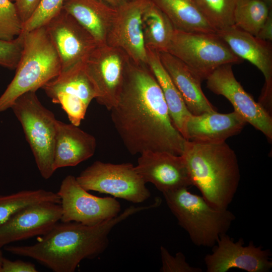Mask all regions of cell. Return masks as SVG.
Returning <instances> with one entry per match:
<instances>
[{
	"mask_svg": "<svg viewBox=\"0 0 272 272\" xmlns=\"http://www.w3.org/2000/svg\"><path fill=\"white\" fill-rule=\"evenodd\" d=\"M109 111L131 155L146 151L182 154L186 140L173 124L162 90L148 65L130 60L117 102Z\"/></svg>",
	"mask_w": 272,
	"mask_h": 272,
	"instance_id": "6da1fadb",
	"label": "cell"
},
{
	"mask_svg": "<svg viewBox=\"0 0 272 272\" xmlns=\"http://www.w3.org/2000/svg\"><path fill=\"white\" fill-rule=\"evenodd\" d=\"M152 208V204L131 206L116 217L94 226L60 221L33 245H7L4 249L14 255L34 259L54 272H74L83 260L95 258L104 252L109 245L108 235L115 226Z\"/></svg>",
	"mask_w": 272,
	"mask_h": 272,
	"instance_id": "7a4b0ae2",
	"label": "cell"
},
{
	"mask_svg": "<svg viewBox=\"0 0 272 272\" xmlns=\"http://www.w3.org/2000/svg\"><path fill=\"white\" fill-rule=\"evenodd\" d=\"M183 156L192 185L213 207L227 209L238 189L240 173L235 151L226 143L186 141Z\"/></svg>",
	"mask_w": 272,
	"mask_h": 272,
	"instance_id": "3957f363",
	"label": "cell"
},
{
	"mask_svg": "<svg viewBox=\"0 0 272 272\" xmlns=\"http://www.w3.org/2000/svg\"><path fill=\"white\" fill-rule=\"evenodd\" d=\"M22 34V54L14 78L0 96V112L11 108L23 94L36 92L61 73L59 57L45 26Z\"/></svg>",
	"mask_w": 272,
	"mask_h": 272,
	"instance_id": "277c9868",
	"label": "cell"
},
{
	"mask_svg": "<svg viewBox=\"0 0 272 272\" xmlns=\"http://www.w3.org/2000/svg\"><path fill=\"white\" fill-rule=\"evenodd\" d=\"M178 224L197 246L212 247L226 233L236 217L227 209H216L199 195L182 188L162 193Z\"/></svg>",
	"mask_w": 272,
	"mask_h": 272,
	"instance_id": "5b68a950",
	"label": "cell"
},
{
	"mask_svg": "<svg viewBox=\"0 0 272 272\" xmlns=\"http://www.w3.org/2000/svg\"><path fill=\"white\" fill-rule=\"evenodd\" d=\"M11 108L21 123L41 176L49 179L55 172L53 153L57 120L41 103L35 91L20 96Z\"/></svg>",
	"mask_w": 272,
	"mask_h": 272,
	"instance_id": "8992f818",
	"label": "cell"
},
{
	"mask_svg": "<svg viewBox=\"0 0 272 272\" xmlns=\"http://www.w3.org/2000/svg\"><path fill=\"white\" fill-rule=\"evenodd\" d=\"M166 52L183 62L202 81L221 65L243 61L217 32H189L175 29Z\"/></svg>",
	"mask_w": 272,
	"mask_h": 272,
	"instance_id": "52a82bcc",
	"label": "cell"
},
{
	"mask_svg": "<svg viewBox=\"0 0 272 272\" xmlns=\"http://www.w3.org/2000/svg\"><path fill=\"white\" fill-rule=\"evenodd\" d=\"M76 178L87 191L110 194L134 203H141L151 196L146 183L130 163L112 164L96 161Z\"/></svg>",
	"mask_w": 272,
	"mask_h": 272,
	"instance_id": "ba28073f",
	"label": "cell"
},
{
	"mask_svg": "<svg viewBox=\"0 0 272 272\" xmlns=\"http://www.w3.org/2000/svg\"><path fill=\"white\" fill-rule=\"evenodd\" d=\"M130 61L123 50L105 44L98 45L84 62L97 93V102L109 111L117 102Z\"/></svg>",
	"mask_w": 272,
	"mask_h": 272,
	"instance_id": "9c48e42d",
	"label": "cell"
},
{
	"mask_svg": "<svg viewBox=\"0 0 272 272\" xmlns=\"http://www.w3.org/2000/svg\"><path fill=\"white\" fill-rule=\"evenodd\" d=\"M56 193L60 200V222L94 226L116 217L121 211L120 203L115 197H101L89 193L73 175L62 180Z\"/></svg>",
	"mask_w": 272,
	"mask_h": 272,
	"instance_id": "30bf717a",
	"label": "cell"
},
{
	"mask_svg": "<svg viewBox=\"0 0 272 272\" xmlns=\"http://www.w3.org/2000/svg\"><path fill=\"white\" fill-rule=\"evenodd\" d=\"M42 88L54 103L59 104L71 123L79 126L97 93L84 68V62L60 74Z\"/></svg>",
	"mask_w": 272,
	"mask_h": 272,
	"instance_id": "8fae6325",
	"label": "cell"
},
{
	"mask_svg": "<svg viewBox=\"0 0 272 272\" xmlns=\"http://www.w3.org/2000/svg\"><path fill=\"white\" fill-rule=\"evenodd\" d=\"M232 65L227 64L216 69L206 79L207 88L227 98L236 112L271 141V115L244 90L235 78Z\"/></svg>",
	"mask_w": 272,
	"mask_h": 272,
	"instance_id": "7c38bea8",
	"label": "cell"
},
{
	"mask_svg": "<svg viewBox=\"0 0 272 272\" xmlns=\"http://www.w3.org/2000/svg\"><path fill=\"white\" fill-rule=\"evenodd\" d=\"M212 247V253L204 258L207 272H226L233 268L248 272H267L272 267L270 250L256 246L253 241L245 246L242 238L235 242L224 233Z\"/></svg>",
	"mask_w": 272,
	"mask_h": 272,
	"instance_id": "4fadbf2b",
	"label": "cell"
},
{
	"mask_svg": "<svg viewBox=\"0 0 272 272\" xmlns=\"http://www.w3.org/2000/svg\"><path fill=\"white\" fill-rule=\"evenodd\" d=\"M45 27L59 57L61 73L84 62L98 45L91 34L63 9Z\"/></svg>",
	"mask_w": 272,
	"mask_h": 272,
	"instance_id": "5bb4252c",
	"label": "cell"
},
{
	"mask_svg": "<svg viewBox=\"0 0 272 272\" xmlns=\"http://www.w3.org/2000/svg\"><path fill=\"white\" fill-rule=\"evenodd\" d=\"M217 33L240 58L246 59L263 74L265 84L259 103L271 114L272 108V44L233 25L218 30Z\"/></svg>",
	"mask_w": 272,
	"mask_h": 272,
	"instance_id": "9a60e30c",
	"label": "cell"
},
{
	"mask_svg": "<svg viewBox=\"0 0 272 272\" xmlns=\"http://www.w3.org/2000/svg\"><path fill=\"white\" fill-rule=\"evenodd\" d=\"M149 0H129L116 8L106 44L123 50L135 63L147 65V53L141 25Z\"/></svg>",
	"mask_w": 272,
	"mask_h": 272,
	"instance_id": "2e32d148",
	"label": "cell"
},
{
	"mask_svg": "<svg viewBox=\"0 0 272 272\" xmlns=\"http://www.w3.org/2000/svg\"><path fill=\"white\" fill-rule=\"evenodd\" d=\"M60 203L44 202L29 206L0 225V251L9 244L42 236L60 222Z\"/></svg>",
	"mask_w": 272,
	"mask_h": 272,
	"instance_id": "e0dca14e",
	"label": "cell"
},
{
	"mask_svg": "<svg viewBox=\"0 0 272 272\" xmlns=\"http://www.w3.org/2000/svg\"><path fill=\"white\" fill-rule=\"evenodd\" d=\"M135 169L146 183L162 193L192 186L182 155L146 151L140 154Z\"/></svg>",
	"mask_w": 272,
	"mask_h": 272,
	"instance_id": "ac0fdd59",
	"label": "cell"
},
{
	"mask_svg": "<svg viewBox=\"0 0 272 272\" xmlns=\"http://www.w3.org/2000/svg\"><path fill=\"white\" fill-rule=\"evenodd\" d=\"M247 123L235 111L226 114L214 110L191 114L186 121L183 137L187 141L198 143L226 142L241 132Z\"/></svg>",
	"mask_w": 272,
	"mask_h": 272,
	"instance_id": "d6986e66",
	"label": "cell"
},
{
	"mask_svg": "<svg viewBox=\"0 0 272 272\" xmlns=\"http://www.w3.org/2000/svg\"><path fill=\"white\" fill-rule=\"evenodd\" d=\"M79 126L56 122L53 153V169L75 166L93 156L96 140Z\"/></svg>",
	"mask_w": 272,
	"mask_h": 272,
	"instance_id": "ffe728a7",
	"label": "cell"
},
{
	"mask_svg": "<svg viewBox=\"0 0 272 272\" xmlns=\"http://www.w3.org/2000/svg\"><path fill=\"white\" fill-rule=\"evenodd\" d=\"M158 54L162 64L192 114L197 115L216 110L203 93L201 87L202 80L199 77L170 53L163 51L158 52Z\"/></svg>",
	"mask_w": 272,
	"mask_h": 272,
	"instance_id": "44dd1931",
	"label": "cell"
},
{
	"mask_svg": "<svg viewBox=\"0 0 272 272\" xmlns=\"http://www.w3.org/2000/svg\"><path fill=\"white\" fill-rule=\"evenodd\" d=\"M62 9L91 34L98 45L106 44L116 9L99 0H64Z\"/></svg>",
	"mask_w": 272,
	"mask_h": 272,
	"instance_id": "7402d4cb",
	"label": "cell"
},
{
	"mask_svg": "<svg viewBox=\"0 0 272 272\" xmlns=\"http://www.w3.org/2000/svg\"><path fill=\"white\" fill-rule=\"evenodd\" d=\"M146 49L147 65L162 90L173 124L183 137L186 121L192 114L162 64L158 52L149 48Z\"/></svg>",
	"mask_w": 272,
	"mask_h": 272,
	"instance_id": "603a6c76",
	"label": "cell"
},
{
	"mask_svg": "<svg viewBox=\"0 0 272 272\" xmlns=\"http://www.w3.org/2000/svg\"><path fill=\"white\" fill-rule=\"evenodd\" d=\"M169 19L175 29L196 33H216L193 0H150Z\"/></svg>",
	"mask_w": 272,
	"mask_h": 272,
	"instance_id": "cb8c5ba5",
	"label": "cell"
},
{
	"mask_svg": "<svg viewBox=\"0 0 272 272\" xmlns=\"http://www.w3.org/2000/svg\"><path fill=\"white\" fill-rule=\"evenodd\" d=\"M141 25L146 48L166 51L175 30L167 17L150 0L142 15Z\"/></svg>",
	"mask_w": 272,
	"mask_h": 272,
	"instance_id": "d4e9b609",
	"label": "cell"
},
{
	"mask_svg": "<svg viewBox=\"0 0 272 272\" xmlns=\"http://www.w3.org/2000/svg\"><path fill=\"white\" fill-rule=\"evenodd\" d=\"M44 202L60 203V200L57 193L42 189L0 195V225L23 209Z\"/></svg>",
	"mask_w": 272,
	"mask_h": 272,
	"instance_id": "484cf974",
	"label": "cell"
},
{
	"mask_svg": "<svg viewBox=\"0 0 272 272\" xmlns=\"http://www.w3.org/2000/svg\"><path fill=\"white\" fill-rule=\"evenodd\" d=\"M271 8L264 0H237L233 12L234 26L256 36Z\"/></svg>",
	"mask_w": 272,
	"mask_h": 272,
	"instance_id": "4316f807",
	"label": "cell"
},
{
	"mask_svg": "<svg viewBox=\"0 0 272 272\" xmlns=\"http://www.w3.org/2000/svg\"><path fill=\"white\" fill-rule=\"evenodd\" d=\"M237 0H193L209 22L218 30L234 25Z\"/></svg>",
	"mask_w": 272,
	"mask_h": 272,
	"instance_id": "83f0119b",
	"label": "cell"
},
{
	"mask_svg": "<svg viewBox=\"0 0 272 272\" xmlns=\"http://www.w3.org/2000/svg\"><path fill=\"white\" fill-rule=\"evenodd\" d=\"M23 26L15 3L0 0V39L13 40L22 33Z\"/></svg>",
	"mask_w": 272,
	"mask_h": 272,
	"instance_id": "f1b7e54d",
	"label": "cell"
},
{
	"mask_svg": "<svg viewBox=\"0 0 272 272\" xmlns=\"http://www.w3.org/2000/svg\"><path fill=\"white\" fill-rule=\"evenodd\" d=\"M64 1V0H40L31 16L23 24L22 33L45 26L61 12Z\"/></svg>",
	"mask_w": 272,
	"mask_h": 272,
	"instance_id": "f546056e",
	"label": "cell"
},
{
	"mask_svg": "<svg viewBox=\"0 0 272 272\" xmlns=\"http://www.w3.org/2000/svg\"><path fill=\"white\" fill-rule=\"evenodd\" d=\"M22 34L12 40L0 39V65L9 69H16L23 48Z\"/></svg>",
	"mask_w": 272,
	"mask_h": 272,
	"instance_id": "4dcf8cb0",
	"label": "cell"
},
{
	"mask_svg": "<svg viewBox=\"0 0 272 272\" xmlns=\"http://www.w3.org/2000/svg\"><path fill=\"white\" fill-rule=\"evenodd\" d=\"M162 261L161 272H201L202 269L193 267L186 261V257L181 252L172 256L164 246L160 247Z\"/></svg>",
	"mask_w": 272,
	"mask_h": 272,
	"instance_id": "1f68e13d",
	"label": "cell"
},
{
	"mask_svg": "<svg viewBox=\"0 0 272 272\" xmlns=\"http://www.w3.org/2000/svg\"><path fill=\"white\" fill-rule=\"evenodd\" d=\"M35 265L21 260H11L3 256L1 272H37Z\"/></svg>",
	"mask_w": 272,
	"mask_h": 272,
	"instance_id": "d6a6232c",
	"label": "cell"
},
{
	"mask_svg": "<svg viewBox=\"0 0 272 272\" xmlns=\"http://www.w3.org/2000/svg\"><path fill=\"white\" fill-rule=\"evenodd\" d=\"M40 1V0L14 1L18 12L23 24L31 16Z\"/></svg>",
	"mask_w": 272,
	"mask_h": 272,
	"instance_id": "836d02e7",
	"label": "cell"
},
{
	"mask_svg": "<svg viewBox=\"0 0 272 272\" xmlns=\"http://www.w3.org/2000/svg\"><path fill=\"white\" fill-rule=\"evenodd\" d=\"M257 37L263 40L272 41V13L270 12L266 21L259 30Z\"/></svg>",
	"mask_w": 272,
	"mask_h": 272,
	"instance_id": "e575fe53",
	"label": "cell"
},
{
	"mask_svg": "<svg viewBox=\"0 0 272 272\" xmlns=\"http://www.w3.org/2000/svg\"><path fill=\"white\" fill-rule=\"evenodd\" d=\"M108 5L114 8H118L126 3L129 0H99Z\"/></svg>",
	"mask_w": 272,
	"mask_h": 272,
	"instance_id": "d590c367",
	"label": "cell"
},
{
	"mask_svg": "<svg viewBox=\"0 0 272 272\" xmlns=\"http://www.w3.org/2000/svg\"><path fill=\"white\" fill-rule=\"evenodd\" d=\"M270 7H272V0H264Z\"/></svg>",
	"mask_w": 272,
	"mask_h": 272,
	"instance_id": "8d00e7d4",
	"label": "cell"
},
{
	"mask_svg": "<svg viewBox=\"0 0 272 272\" xmlns=\"http://www.w3.org/2000/svg\"><path fill=\"white\" fill-rule=\"evenodd\" d=\"M2 257H3V256L2 255L1 252L0 251V272H1V270Z\"/></svg>",
	"mask_w": 272,
	"mask_h": 272,
	"instance_id": "74e56055",
	"label": "cell"
},
{
	"mask_svg": "<svg viewBox=\"0 0 272 272\" xmlns=\"http://www.w3.org/2000/svg\"><path fill=\"white\" fill-rule=\"evenodd\" d=\"M11 1H13V2H14L15 0H11Z\"/></svg>",
	"mask_w": 272,
	"mask_h": 272,
	"instance_id": "f35d334b",
	"label": "cell"
}]
</instances>
